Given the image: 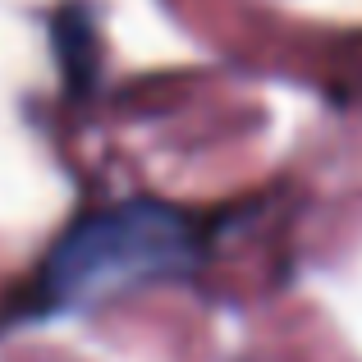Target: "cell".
<instances>
[{"label":"cell","instance_id":"obj_1","mask_svg":"<svg viewBox=\"0 0 362 362\" xmlns=\"http://www.w3.org/2000/svg\"><path fill=\"white\" fill-rule=\"evenodd\" d=\"M206 239L170 202H124L69 225L37 271L46 308H74L151 280H184L202 266Z\"/></svg>","mask_w":362,"mask_h":362},{"label":"cell","instance_id":"obj_2","mask_svg":"<svg viewBox=\"0 0 362 362\" xmlns=\"http://www.w3.org/2000/svg\"><path fill=\"white\" fill-rule=\"evenodd\" d=\"M51 42H55V55H60V74H64V88L78 97L97 83V18L83 0H69L60 14L51 18Z\"/></svg>","mask_w":362,"mask_h":362}]
</instances>
